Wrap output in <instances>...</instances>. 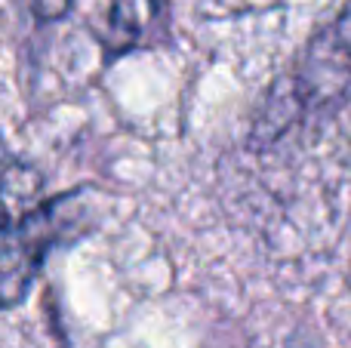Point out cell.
I'll return each instance as SVG.
<instances>
[{"label": "cell", "instance_id": "cell-2", "mask_svg": "<svg viewBox=\"0 0 351 348\" xmlns=\"http://www.w3.org/2000/svg\"><path fill=\"white\" fill-rule=\"evenodd\" d=\"M154 12H158V0H114L111 6V31H114L117 43L114 49H127L142 37V31L152 25Z\"/></svg>", "mask_w": 351, "mask_h": 348}, {"label": "cell", "instance_id": "cell-4", "mask_svg": "<svg viewBox=\"0 0 351 348\" xmlns=\"http://www.w3.org/2000/svg\"><path fill=\"white\" fill-rule=\"evenodd\" d=\"M290 348H305V345H296V343H293V345H290Z\"/></svg>", "mask_w": 351, "mask_h": 348}, {"label": "cell", "instance_id": "cell-3", "mask_svg": "<svg viewBox=\"0 0 351 348\" xmlns=\"http://www.w3.org/2000/svg\"><path fill=\"white\" fill-rule=\"evenodd\" d=\"M31 12H34L37 18H43V22H49V18H62L68 12V6H71V0H28Z\"/></svg>", "mask_w": 351, "mask_h": 348}, {"label": "cell", "instance_id": "cell-1", "mask_svg": "<svg viewBox=\"0 0 351 348\" xmlns=\"http://www.w3.org/2000/svg\"><path fill=\"white\" fill-rule=\"evenodd\" d=\"M43 179L0 136V312L25 302L49 250L86 232L80 191L34 203Z\"/></svg>", "mask_w": 351, "mask_h": 348}]
</instances>
